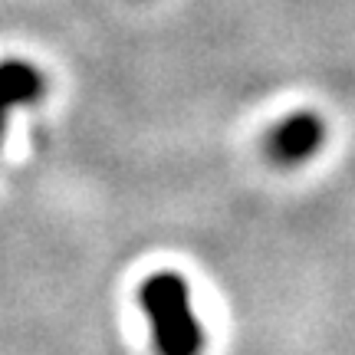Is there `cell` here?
<instances>
[{
    "instance_id": "cell-1",
    "label": "cell",
    "mask_w": 355,
    "mask_h": 355,
    "mask_svg": "<svg viewBox=\"0 0 355 355\" xmlns=\"http://www.w3.org/2000/svg\"><path fill=\"white\" fill-rule=\"evenodd\" d=\"M139 303L152 322L155 349L162 355H198L201 352V326L194 319L188 283L175 273H155L141 283Z\"/></svg>"
},
{
    "instance_id": "cell-2",
    "label": "cell",
    "mask_w": 355,
    "mask_h": 355,
    "mask_svg": "<svg viewBox=\"0 0 355 355\" xmlns=\"http://www.w3.org/2000/svg\"><path fill=\"white\" fill-rule=\"evenodd\" d=\"M326 122L313 112H293L279 119L266 135V155L277 165H303L322 148Z\"/></svg>"
},
{
    "instance_id": "cell-3",
    "label": "cell",
    "mask_w": 355,
    "mask_h": 355,
    "mask_svg": "<svg viewBox=\"0 0 355 355\" xmlns=\"http://www.w3.org/2000/svg\"><path fill=\"white\" fill-rule=\"evenodd\" d=\"M46 92V79L33 63L26 60H3L0 63V141H3V128L7 119L17 105H33L43 99Z\"/></svg>"
}]
</instances>
